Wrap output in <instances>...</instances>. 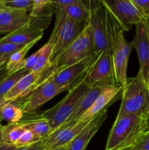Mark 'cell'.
<instances>
[{
  "mask_svg": "<svg viewBox=\"0 0 149 150\" xmlns=\"http://www.w3.org/2000/svg\"><path fill=\"white\" fill-rule=\"evenodd\" d=\"M121 103L117 117L134 114L149 119V83L140 71L127 79L121 92Z\"/></svg>",
  "mask_w": 149,
  "mask_h": 150,
  "instance_id": "6da1fadb",
  "label": "cell"
},
{
  "mask_svg": "<svg viewBox=\"0 0 149 150\" xmlns=\"http://www.w3.org/2000/svg\"><path fill=\"white\" fill-rule=\"evenodd\" d=\"M149 126V119L134 114L116 117L109 133L105 150L134 146Z\"/></svg>",
  "mask_w": 149,
  "mask_h": 150,
  "instance_id": "7a4b0ae2",
  "label": "cell"
},
{
  "mask_svg": "<svg viewBox=\"0 0 149 150\" xmlns=\"http://www.w3.org/2000/svg\"><path fill=\"white\" fill-rule=\"evenodd\" d=\"M55 5V4H54ZM55 23L48 42L52 48L51 64H53L79 36L86 23L76 21L62 8L55 5Z\"/></svg>",
  "mask_w": 149,
  "mask_h": 150,
  "instance_id": "3957f363",
  "label": "cell"
},
{
  "mask_svg": "<svg viewBox=\"0 0 149 150\" xmlns=\"http://www.w3.org/2000/svg\"><path fill=\"white\" fill-rule=\"evenodd\" d=\"M92 86L86 82H82L73 87L59 103L41 114L51 124L53 131L69 120L83 97Z\"/></svg>",
  "mask_w": 149,
  "mask_h": 150,
  "instance_id": "277c9868",
  "label": "cell"
},
{
  "mask_svg": "<svg viewBox=\"0 0 149 150\" xmlns=\"http://www.w3.org/2000/svg\"><path fill=\"white\" fill-rule=\"evenodd\" d=\"M93 42V54L110 52L107 35L105 6L102 0L89 1V17L87 21Z\"/></svg>",
  "mask_w": 149,
  "mask_h": 150,
  "instance_id": "5b68a950",
  "label": "cell"
},
{
  "mask_svg": "<svg viewBox=\"0 0 149 150\" xmlns=\"http://www.w3.org/2000/svg\"><path fill=\"white\" fill-rule=\"evenodd\" d=\"M93 54V42L88 23L69 48L53 63L56 71L79 62Z\"/></svg>",
  "mask_w": 149,
  "mask_h": 150,
  "instance_id": "8992f818",
  "label": "cell"
},
{
  "mask_svg": "<svg viewBox=\"0 0 149 150\" xmlns=\"http://www.w3.org/2000/svg\"><path fill=\"white\" fill-rule=\"evenodd\" d=\"M99 54H93L88 58L58 70L53 75L56 84L65 91H70L79 83L84 82Z\"/></svg>",
  "mask_w": 149,
  "mask_h": 150,
  "instance_id": "52a82bcc",
  "label": "cell"
},
{
  "mask_svg": "<svg viewBox=\"0 0 149 150\" xmlns=\"http://www.w3.org/2000/svg\"><path fill=\"white\" fill-rule=\"evenodd\" d=\"M63 92L64 91L56 84L52 76L37 86L29 95L23 98V100L18 99L15 101L18 103L23 114H32L45 103Z\"/></svg>",
  "mask_w": 149,
  "mask_h": 150,
  "instance_id": "ba28073f",
  "label": "cell"
},
{
  "mask_svg": "<svg viewBox=\"0 0 149 150\" xmlns=\"http://www.w3.org/2000/svg\"><path fill=\"white\" fill-rule=\"evenodd\" d=\"M124 32L144 21L145 17L131 0H102Z\"/></svg>",
  "mask_w": 149,
  "mask_h": 150,
  "instance_id": "9c48e42d",
  "label": "cell"
},
{
  "mask_svg": "<svg viewBox=\"0 0 149 150\" xmlns=\"http://www.w3.org/2000/svg\"><path fill=\"white\" fill-rule=\"evenodd\" d=\"M85 82L91 86H119L114 70L112 53L106 51L101 53L91 68Z\"/></svg>",
  "mask_w": 149,
  "mask_h": 150,
  "instance_id": "30bf717a",
  "label": "cell"
},
{
  "mask_svg": "<svg viewBox=\"0 0 149 150\" xmlns=\"http://www.w3.org/2000/svg\"><path fill=\"white\" fill-rule=\"evenodd\" d=\"M89 122H66L54 130L48 138L43 140L45 150L66 146L82 130Z\"/></svg>",
  "mask_w": 149,
  "mask_h": 150,
  "instance_id": "8fae6325",
  "label": "cell"
},
{
  "mask_svg": "<svg viewBox=\"0 0 149 150\" xmlns=\"http://www.w3.org/2000/svg\"><path fill=\"white\" fill-rule=\"evenodd\" d=\"M132 47L136 50L140 63V70L145 80L149 83V36L144 21L135 26Z\"/></svg>",
  "mask_w": 149,
  "mask_h": 150,
  "instance_id": "7c38bea8",
  "label": "cell"
},
{
  "mask_svg": "<svg viewBox=\"0 0 149 150\" xmlns=\"http://www.w3.org/2000/svg\"><path fill=\"white\" fill-rule=\"evenodd\" d=\"M123 87L121 86H107L102 90L93 105L86 111L77 122H89L99 112L108 108L115 101L121 98Z\"/></svg>",
  "mask_w": 149,
  "mask_h": 150,
  "instance_id": "4fadbf2b",
  "label": "cell"
},
{
  "mask_svg": "<svg viewBox=\"0 0 149 150\" xmlns=\"http://www.w3.org/2000/svg\"><path fill=\"white\" fill-rule=\"evenodd\" d=\"M108 115V108L99 112L91 120L89 121L87 125L80 131L77 136L74 138L66 146L67 150H85L93 137L96 132L106 120Z\"/></svg>",
  "mask_w": 149,
  "mask_h": 150,
  "instance_id": "5bb4252c",
  "label": "cell"
},
{
  "mask_svg": "<svg viewBox=\"0 0 149 150\" xmlns=\"http://www.w3.org/2000/svg\"><path fill=\"white\" fill-rule=\"evenodd\" d=\"M31 21L26 10H10L0 7V34L15 32L28 26Z\"/></svg>",
  "mask_w": 149,
  "mask_h": 150,
  "instance_id": "9a60e30c",
  "label": "cell"
},
{
  "mask_svg": "<svg viewBox=\"0 0 149 150\" xmlns=\"http://www.w3.org/2000/svg\"><path fill=\"white\" fill-rule=\"evenodd\" d=\"M40 73L30 72L17 82L4 97L6 101H15L22 99L31 93L37 86Z\"/></svg>",
  "mask_w": 149,
  "mask_h": 150,
  "instance_id": "2e32d148",
  "label": "cell"
},
{
  "mask_svg": "<svg viewBox=\"0 0 149 150\" xmlns=\"http://www.w3.org/2000/svg\"><path fill=\"white\" fill-rule=\"evenodd\" d=\"M43 32L42 29L29 24L0 38V42L26 45L33 41H39L42 38Z\"/></svg>",
  "mask_w": 149,
  "mask_h": 150,
  "instance_id": "e0dca14e",
  "label": "cell"
},
{
  "mask_svg": "<svg viewBox=\"0 0 149 150\" xmlns=\"http://www.w3.org/2000/svg\"><path fill=\"white\" fill-rule=\"evenodd\" d=\"M26 115L29 117H25V118L23 117L20 122L25 126L26 130L32 131L41 140H45L53 132L49 122L42 117L41 114L32 113Z\"/></svg>",
  "mask_w": 149,
  "mask_h": 150,
  "instance_id": "ac0fdd59",
  "label": "cell"
},
{
  "mask_svg": "<svg viewBox=\"0 0 149 150\" xmlns=\"http://www.w3.org/2000/svg\"><path fill=\"white\" fill-rule=\"evenodd\" d=\"M120 37L112 49V56L117 83L119 86H121L123 87L124 86H125L127 79H128L127 78V66H128L129 60L125 57L121 48Z\"/></svg>",
  "mask_w": 149,
  "mask_h": 150,
  "instance_id": "d6986e66",
  "label": "cell"
},
{
  "mask_svg": "<svg viewBox=\"0 0 149 150\" xmlns=\"http://www.w3.org/2000/svg\"><path fill=\"white\" fill-rule=\"evenodd\" d=\"M105 86H107L96 85V86H92L91 89L80 100L78 105L74 109V112L72 113L71 117L69 118V120L66 122H77V120L91 107L96 98L99 97L102 90L105 89Z\"/></svg>",
  "mask_w": 149,
  "mask_h": 150,
  "instance_id": "ffe728a7",
  "label": "cell"
},
{
  "mask_svg": "<svg viewBox=\"0 0 149 150\" xmlns=\"http://www.w3.org/2000/svg\"><path fill=\"white\" fill-rule=\"evenodd\" d=\"M70 18L76 21L86 23L89 17V1L79 0L75 4L61 7Z\"/></svg>",
  "mask_w": 149,
  "mask_h": 150,
  "instance_id": "44dd1931",
  "label": "cell"
},
{
  "mask_svg": "<svg viewBox=\"0 0 149 150\" xmlns=\"http://www.w3.org/2000/svg\"><path fill=\"white\" fill-rule=\"evenodd\" d=\"M37 42L38 41H33V42L27 44V45L23 46L22 48H20V50L13 53L10 56L5 68L7 74L23 69V61L25 60V56L29 52V50L35 45V43Z\"/></svg>",
  "mask_w": 149,
  "mask_h": 150,
  "instance_id": "7402d4cb",
  "label": "cell"
},
{
  "mask_svg": "<svg viewBox=\"0 0 149 150\" xmlns=\"http://www.w3.org/2000/svg\"><path fill=\"white\" fill-rule=\"evenodd\" d=\"M56 7L51 0H34V4L29 12L32 18H51L55 13Z\"/></svg>",
  "mask_w": 149,
  "mask_h": 150,
  "instance_id": "603a6c76",
  "label": "cell"
},
{
  "mask_svg": "<svg viewBox=\"0 0 149 150\" xmlns=\"http://www.w3.org/2000/svg\"><path fill=\"white\" fill-rule=\"evenodd\" d=\"M26 130H27L25 126L20 122L15 124L3 125V136L1 142L9 144L15 145L18 141Z\"/></svg>",
  "mask_w": 149,
  "mask_h": 150,
  "instance_id": "cb8c5ba5",
  "label": "cell"
},
{
  "mask_svg": "<svg viewBox=\"0 0 149 150\" xmlns=\"http://www.w3.org/2000/svg\"><path fill=\"white\" fill-rule=\"evenodd\" d=\"M28 73H29V72L21 69L3 76L0 79V99L4 98L6 94L17 83V82Z\"/></svg>",
  "mask_w": 149,
  "mask_h": 150,
  "instance_id": "d4e9b609",
  "label": "cell"
},
{
  "mask_svg": "<svg viewBox=\"0 0 149 150\" xmlns=\"http://www.w3.org/2000/svg\"><path fill=\"white\" fill-rule=\"evenodd\" d=\"M24 117L23 111L16 101H9L4 105L1 112V118L9 124L18 123Z\"/></svg>",
  "mask_w": 149,
  "mask_h": 150,
  "instance_id": "484cf974",
  "label": "cell"
},
{
  "mask_svg": "<svg viewBox=\"0 0 149 150\" xmlns=\"http://www.w3.org/2000/svg\"><path fill=\"white\" fill-rule=\"evenodd\" d=\"M52 53V48L48 42L41 48V52L38 57L37 62L34 68L32 69V72H36V73H41L42 70H45L51 63V57Z\"/></svg>",
  "mask_w": 149,
  "mask_h": 150,
  "instance_id": "4316f807",
  "label": "cell"
},
{
  "mask_svg": "<svg viewBox=\"0 0 149 150\" xmlns=\"http://www.w3.org/2000/svg\"><path fill=\"white\" fill-rule=\"evenodd\" d=\"M34 0H3L0 1V7L10 10H26L30 12Z\"/></svg>",
  "mask_w": 149,
  "mask_h": 150,
  "instance_id": "83f0119b",
  "label": "cell"
},
{
  "mask_svg": "<svg viewBox=\"0 0 149 150\" xmlns=\"http://www.w3.org/2000/svg\"><path fill=\"white\" fill-rule=\"evenodd\" d=\"M41 140L39 138H38L36 135L34 134L32 131L30 130H26L21 137L20 138L15 145L20 148L26 147V146H29L30 145L34 144L37 143L38 142H40Z\"/></svg>",
  "mask_w": 149,
  "mask_h": 150,
  "instance_id": "f1b7e54d",
  "label": "cell"
},
{
  "mask_svg": "<svg viewBox=\"0 0 149 150\" xmlns=\"http://www.w3.org/2000/svg\"><path fill=\"white\" fill-rule=\"evenodd\" d=\"M25 45H16L10 42H0V55H12Z\"/></svg>",
  "mask_w": 149,
  "mask_h": 150,
  "instance_id": "f546056e",
  "label": "cell"
},
{
  "mask_svg": "<svg viewBox=\"0 0 149 150\" xmlns=\"http://www.w3.org/2000/svg\"><path fill=\"white\" fill-rule=\"evenodd\" d=\"M41 52V48H39L38 51H37L36 52L34 53L33 54L29 56L28 58L25 59V60L23 61V70H26L28 72H32V69L34 68V67L35 66V64H37V62L38 57H39V54Z\"/></svg>",
  "mask_w": 149,
  "mask_h": 150,
  "instance_id": "4dcf8cb0",
  "label": "cell"
},
{
  "mask_svg": "<svg viewBox=\"0 0 149 150\" xmlns=\"http://www.w3.org/2000/svg\"><path fill=\"white\" fill-rule=\"evenodd\" d=\"M134 150H149V126L134 146Z\"/></svg>",
  "mask_w": 149,
  "mask_h": 150,
  "instance_id": "1f68e13d",
  "label": "cell"
},
{
  "mask_svg": "<svg viewBox=\"0 0 149 150\" xmlns=\"http://www.w3.org/2000/svg\"><path fill=\"white\" fill-rule=\"evenodd\" d=\"M144 17L149 16V0H131Z\"/></svg>",
  "mask_w": 149,
  "mask_h": 150,
  "instance_id": "d6a6232c",
  "label": "cell"
},
{
  "mask_svg": "<svg viewBox=\"0 0 149 150\" xmlns=\"http://www.w3.org/2000/svg\"><path fill=\"white\" fill-rule=\"evenodd\" d=\"M20 150H45V144L43 141H40L29 146L22 148Z\"/></svg>",
  "mask_w": 149,
  "mask_h": 150,
  "instance_id": "836d02e7",
  "label": "cell"
},
{
  "mask_svg": "<svg viewBox=\"0 0 149 150\" xmlns=\"http://www.w3.org/2000/svg\"><path fill=\"white\" fill-rule=\"evenodd\" d=\"M22 148L18 147L16 145L9 144L3 142H0V150H20Z\"/></svg>",
  "mask_w": 149,
  "mask_h": 150,
  "instance_id": "e575fe53",
  "label": "cell"
},
{
  "mask_svg": "<svg viewBox=\"0 0 149 150\" xmlns=\"http://www.w3.org/2000/svg\"><path fill=\"white\" fill-rule=\"evenodd\" d=\"M10 56L11 55H0V73L5 70Z\"/></svg>",
  "mask_w": 149,
  "mask_h": 150,
  "instance_id": "d590c367",
  "label": "cell"
},
{
  "mask_svg": "<svg viewBox=\"0 0 149 150\" xmlns=\"http://www.w3.org/2000/svg\"><path fill=\"white\" fill-rule=\"evenodd\" d=\"M144 23L145 24L146 29H147L148 33V36H149V16L148 17H145Z\"/></svg>",
  "mask_w": 149,
  "mask_h": 150,
  "instance_id": "8d00e7d4",
  "label": "cell"
},
{
  "mask_svg": "<svg viewBox=\"0 0 149 150\" xmlns=\"http://www.w3.org/2000/svg\"><path fill=\"white\" fill-rule=\"evenodd\" d=\"M112 150H134V146H128V147L119 148V149H115Z\"/></svg>",
  "mask_w": 149,
  "mask_h": 150,
  "instance_id": "74e56055",
  "label": "cell"
},
{
  "mask_svg": "<svg viewBox=\"0 0 149 150\" xmlns=\"http://www.w3.org/2000/svg\"><path fill=\"white\" fill-rule=\"evenodd\" d=\"M7 102H9V101H7ZM7 102H6L5 103H4V104H2V105H0V122H1V121H2V118H1V112H2V109H3V107H4V105H5L6 103H7Z\"/></svg>",
  "mask_w": 149,
  "mask_h": 150,
  "instance_id": "f35d334b",
  "label": "cell"
},
{
  "mask_svg": "<svg viewBox=\"0 0 149 150\" xmlns=\"http://www.w3.org/2000/svg\"><path fill=\"white\" fill-rule=\"evenodd\" d=\"M2 136H3V125L0 126V142L2 139Z\"/></svg>",
  "mask_w": 149,
  "mask_h": 150,
  "instance_id": "ab89813d",
  "label": "cell"
},
{
  "mask_svg": "<svg viewBox=\"0 0 149 150\" xmlns=\"http://www.w3.org/2000/svg\"><path fill=\"white\" fill-rule=\"evenodd\" d=\"M50 150H67V147H66V146H61V147L54 148V149H50Z\"/></svg>",
  "mask_w": 149,
  "mask_h": 150,
  "instance_id": "60d3db41",
  "label": "cell"
},
{
  "mask_svg": "<svg viewBox=\"0 0 149 150\" xmlns=\"http://www.w3.org/2000/svg\"><path fill=\"white\" fill-rule=\"evenodd\" d=\"M6 102H7V101H6L4 98H1V99H0V105H2V104H4V103H5Z\"/></svg>",
  "mask_w": 149,
  "mask_h": 150,
  "instance_id": "b9f144b4",
  "label": "cell"
},
{
  "mask_svg": "<svg viewBox=\"0 0 149 150\" xmlns=\"http://www.w3.org/2000/svg\"></svg>",
  "mask_w": 149,
  "mask_h": 150,
  "instance_id": "7bdbcfd3",
  "label": "cell"
}]
</instances>
